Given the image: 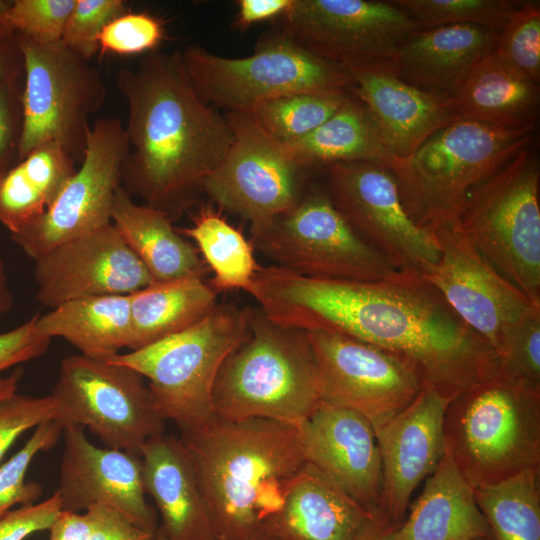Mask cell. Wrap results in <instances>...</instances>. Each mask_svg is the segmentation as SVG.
Listing matches in <instances>:
<instances>
[{
    "instance_id": "6da1fadb",
    "label": "cell",
    "mask_w": 540,
    "mask_h": 540,
    "mask_svg": "<svg viewBox=\"0 0 540 540\" xmlns=\"http://www.w3.org/2000/svg\"><path fill=\"white\" fill-rule=\"evenodd\" d=\"M246 292L279 325L342 334L389 352L415 373L423 389L449 400L499 370L490 345L416 271L350 281L259 265Z\"/></svg>"
},
{
    "instance_id": "7a4b0ae2",
    "label": "cell",
    "mask_w": 540,
    "mask_h": 540,
    "mask_svg": "<svg viewBox=\"0 0 540 540\" xmlns=\"http://www.w3.org/2000/svg\"><path fill=\"white\" fill-rule=\"evenodd\" d=\"M116 86L128 104L123 188L173 220L226 155L230 125L199 98L180 51L147 53L136 68L118 72Z\"/></svg>"
},
{
    "instance_id": "3957f363",
    "label": "cell",
    "mask_w": 540,
    "mask_h": 540,
    "mask_svg": "<svg viewBox=\"0 0 540 540\" xmlns=\"http://www.w3.org/2000/svg\"><path fill=\"white\" fill-rule=\"evenodd\" d=\"M196 473L215 540L266 534L307 461L299 427L253 418H214L181 434Z\"/></svg>"
},
{
    "instance_id": "277c9868",
    "label": "cell",
    "mask_w": 540,
    "mask_h": 540,
    "mask_svg": "<svg viewBox=\"0 0 540 540\" xmlns=\"http://www.w3.org/2000/svg\"><path fill=\"white\" fill-rule=\"evenodd\" d=\"M535 130L453 121L396 158L389 170L409 217L431 233L454 225L471 190L531 145Z\"/></svg>"
},
{
    "instance_id": "5b68a950",
    "label": "cell",
    "mask_w": 540,
    "mask_h": 540,
    "mask_svg": "<svg viewBox=\"0 0 540 540\" xmlns=\"http://www.w3.org/2000/svg\"><path fill=\"white\" fill-rule=\"evenodd\" d=\"M322 401L306 332L284 327L261 310L222 363L212 391L216 419H270L299 427Z\"/></svg>"
},
{
    "instance_id": "8992f818",
    "label": "cell",
    "mask_w": 540,
    "mask_h": 540,
    "mask_svg": "<svg viewBox=\"0 0 540 540\" xmlns=\"http://www.w3.org/2000/svg\"><path fill=\"white\" fill-rule=\"evenodd\" d=\"M444 453L472 488L540 466V390L498 372L452 399Z\"/></svg>"
},
{
    "instance_id": "52a82bcc",
    "label": "cell",
    "mask_w": 540,
    "mask_h": 540,
    "mask_svg": "<svg viewBox=\"0 0 540 540\" xmlns=\"http://www.w3.org/2000/svg\"><path fill=\"white\" fill-rule=\"evenodd\" d=\"M251 311L218 304L194 325L140 349L106 360L148 380L159 415L190 433L214 418L212 391L227 356L248 336Z\"/></svg>"
},
{
    "instance_id": "ba28073f",
    "label": "cell",
    "mask_w": 540,
    "mask_h": 540,
    "mask_svg": "<svg viewBox=\"0 0 540 540\" xmlns=\"http://www.w3.org/2000/svg\"><path fill=\"white\" fill-rule=\"evenodd\" d=\"M181 57L199 98L227 113L250 114L267 100L294 93H351L346 68L312 54L279 30L261 35L247 57L219 56L197 44L188 45Z\"/></svg>"
},
{
    "instance_id": "9c48e42d",
    "label": "cell",
    "mask_w": 540,
    "mask_h": 540,
    "mask_svg": "<svg viewBox=\"0 0 540 540\" xmlns=\"http://www.w3.org/2000/svg\"><path fill=\"white\" fill-rule=\"evenodd\" d=\"M540 166L522 149L467 195L454 224L477 251L540 306Z\"/></svg>"
},
{
    "instance_id": "30bf717a",
    "label": "cell",
    "mask_w": 540,
    "mask_h": 540,
    "mask_svg": "<svg viewBox=\"0 0 540 540\" xmlns=\"http://www.w3.org/2000/svg\"><path fill=\"white\" fill-rule=\"evenodd\" d=\"M17 43L24 70L17 161L46 142H56L80 164L88 117L101 109L107 95L100 72L61 41L38 43L17 33Z\"/></svg>"
},
{
    "instance_id": "8fae6325",
    "label": "cell",
    "mask_w": 540,
    "mask_h": 540,
    "mask_svg": "<svg viewBox=\"0 0 540 540\" xmlns=\"http://www.w3.org/2000/svg\"><path fill=\"white\" fill-rule=\"evenodd\" d=\"M144 377L132 368L84 355L65 357L50 394L62 429L88 428L107 448L141 456L165 431Z\"/></svg>"
},
{
    "instance_id": "7c38bea8",
    "label": "cell",
    "mask_w": 540,
    "mask_h": 540,
    "mask_svg": "<svg viewBox=\"0 0 540 540\" xmlns=\"http://www.w3.org/2000/svg\"><path fill=\"white\" fill-rule=\"evenodd\" d=\"M253 244L273 265L315 279L377 281L399 271L357 235L326 192H306Z\"/></svg>"
},
{
    "instance_id": "4fadbf2b",
    "label": "cell",
    "mask_w": 540,
    "mask_h": 540,
    "mask_svg": "<svg viewBox=\"0 0 540 540\" xmlns=\"http://www.w3.org/2000/svg\"><path fill=\"white\" fill-rule=\"evenodd\" d=\"M232 142L203 193L251 226L252 237L294 207L306 193L308 168L249 114L226 113Z\"/></svg>"
},
{
    "instance_id": "5bb4252c",
    "label": "cell",
    "mask_w": 540,
    "mask_h": 540,
    "mask_svg": "<svg viewBox=\"0 0 540 540\" xmlns=\"http://www.w3.org/2000/svg\"><path fill=\"white\" fill-rule=\"evenodd\" d=\"M280 19L284 35L344 68L395 62L402 45L421 29L392 1L293 0Z\"/></svg>"
},
{
    "instance_id": "9a60e30c",
    "label": "cell",
    "mask_w": 540,
    "mask_h": 540,
    "mask_svg": "<svg viewBox=\"0 0 540 540\" xmlns=\"http://www.w3.org/2000/svg\"><path fill=\"white\" fill-rule=\"evenodd\" d=\"M128 152L119 118H100L90 126L85 155L53 204L12 240L32 259L112 223L115 192Z\"/></svg>"
},
{
    "instance_id": "2e32d148",
    "label": "cell",
    "mask_w": 540,
    "mask_h": 540,
    "mask_svg": "<svg viewBox=\"0 0 540 540\" xmlns=\"http://www.w3.org/2000/svg\"><path fill=\"white\" fill-rule=\"evenodd\" d=\"M326 172V194L357 235L399 270L421 272L439 257L435 233L406 212L390 170L369 162H337Z\"/></svg>"
},
{
    "instance_id": "e0dca14e",
    "label": "cell",
    "mask_w": 540,
    "mask_h": 540,
    "mask_svg": "<svg viewBox=\"0 0 540 540\" xmlns=\"http://www.w3.org/2000/svg\"><path fill=\"white\" fill-rule=\"evenodd\" d=\"M322 400L350 408L378 430L423 389L415 373L389 352L342 334L306 332Z\"/></svg>"
},
{
    "instance_id": "ac0fdd59",
    "label": "cell",
    "mask_w": 540,
    "mask_h": 540,
    "mask_svg": "<svg viewBox=\"0 0 540 540\" xmlns=\"http://www.w3.org/2000/svg\"><path fill=\"white\" fill-rule=\"evenodd\" d=\"M435 235L439 257L421 270V276L498 357L512 328L535 304L502 276L456 225L440 228Z\"/></svg>"
},
{
    "instance_id": "d6986e66",
    "label": "cell",
    "mask_w": 540,
    "mask_h": 540,
    "mask_svg": "<svg viewBox=\"0 0 540 540\" xmlns=\"http://www.w3.org/2000/svg\"><path fill=\"white\" fill-rule=\"evenodd\" d=\"M37 300L51 309L69 300L129 295L153 282L111 223L35 260Z\"/></svg>"
},
{
    "instance_id": "ffe728a7",
    "label": "cell",
    "mask_w": 540,
    "mask_h": 540,
    "mask_svg": "<svg viewBox=\"0 0 540 540\" xmlns=\"http://www.w3.org/2000/svg\"><path fill=\"white\" fill-rule=\"evenodd\" d=\"M59 469L62 510L79 512L100 505L113 509L137 526L157 532L154 508L146 500L141 456L92 444L84 429H63Z\"/></svg>"
},
{
    "instance_id": "44dd1931",
    "label": "cell",
    "mask_w": 540,
    "mask_h": 540,
    "mask_svg": "<svg viewBox=\"0 0 540 540\" xmlns=\"http://www.w3.org/2000/svg\"><path fill=\"white\" fill-rule=\"evenodd\" d=\"M299 430L307 463L384 517L381 455L370 422L350 408L322 400Z\"/></svg>"
},
{
    "instance_id": "7402d4cb",
    "label": "cell",
    "mask_w": 540,
    "mask_h": 540,
    "mask_svg": "<svg viewBox=\"0 0 540 540\" xmlns=\"http://www.w3.org/2000/svg\"><path fill=\"white\" fill-rule=\"evenodd\" d=\"M451 400L430 389L375 431L383 474V515L393 523L406 516L410 498L444 454L443 422Z\"/></svg>"
},
{
    "instance_id": "603a6c76",
    "label": "cell",
    "mask_w": 540,
    "mask_h": 540,
    "mask_svg": "<svg viewBox=\"0 0 540 540\" xmlns=\"http://www.w3.org/2000/svg\"><path fill=\"white\" fill-rule=\"evenodd\" d=\"M345 68L352 81L350 92L366 107L396 158L407 157L454 121L451 98L408 84L393 61Z\"/></svg>"
},
{
    "instance_id": "cb8c5ba5",
    "label": "cell",
    "mask_w": 540,
    "mask_h": 540,
    "mask_svg": "<svg viewBox=\"0 0 540 540\" xmlns=\"http://www.w3.org/2000/svg\"><path fill=\"white\" fill-rule=\"evenodd\" d=\"M384 520L307 463L265 535L277 540H364Z\"/></svg>"
},
{
    "instance_id": "d4e9b609",
    "label": "cell",
    "mask_w": 540,
    "mask_h": 540,
    "mask_svg": "<svg viewBox=\"0 0 540 540\" xmlns=\"http://www.w3.org/2000/svg\"><path fill=\"white\" fill-rule=\"evenodd\" d=\"M499 33L473 24L420 29L402 45L395 66L408 84L452 98L473 68L494 51Z\"/></svg>"
},
{
    "instance_id": "484cf974",
    "label": "cell",
    "mask_w": 540,
    "mask_h": 540,
    "mask_svg": "<svg viewBox=\"0 0 540 540\" xmlns=\"http://www.w3.org/2000/svg\"><path fill=\"white\" fill-rule=\"evenodd\" d=\"M143 474L161 516L160 540H215L192 459L183 442L170 435L143 447Z\"/></svg>"
},
{
    "instance_id": "4316f807",
    "label": "cell",
    "mask_w": 540,
    "mask_h": 540,
    "mask_svg": "<svg viewBox=\"0 0 540 540\" xmlns=\"http://www.w3.org/2000/svg\"><path fill=\"white\" fill-rule=\"evenodd\" d=\"M493 539L473 488L444 453L394 540Z\"/></svg>"
},
{
    "instance_id": "83f0119b",
    "label": "cell",
    "mask_w": 540,
    "mask_h": 540,
    "mask_svg": "<svg viewBox=\"0 0 540 540\" xmlns=\"http://www.w3.org/2000/svg\"><path fill=\"white\" fill-rule=\"evenodd\" d=\"M111 220L127 246L149 271L153 282L204 279L208 267L172 226L163 212L139 205L120 185L114 195Z\"/></svg>"
},
{
    "instance_id": "f1b7e54d",
    "label": "cell",
    "mask_w": 540,
    "mask_h": 540,
    "mask_svg": "<svg viewBox=\"0 0 540 540\" xmlns=\"http://www.w3.org/2000/svg\"><path fill=\"white\" fill-rule=\"evenodd\" d=\"M539 102V84L514 72L493 52L473 68L451 98L454 121L512 129L536 127Z\"/></svg>"
},
{
    "instance_id": "f546056e",
    "label": "cell",
    "mask_w": 540,
    "mask_h": 540,
    "mask_svg": "<svg viewBox=\"0 0 540 540\" xmlns=\"http://www.w3.org/2000/svg\"><path fill=\"white\" fill-rule=\"evenodd\" d=\"M36 326L50 339H65L81 355L108 360L130 346V298L102 295L69 300L38 316Z\"/></svg>"
},
{
    "instance_id": "4dcf8cb0",
    "label": "cell",
    "mask_w": 540,
    "mask_h": 540,
    "mask_svg": "<svg viewBox=\"0 0 540 540\" xmlns=\"http://www.w3.org/2000/svg\"><path fill=\"white\" fill-rule=\"evenodd\" d=\"M56 142H46L0 172V223L15 234L44 215L77 170Z\"/></svg>"
},
{
    "instance_id": "1f68e13d",
    "label": "cell",
    "mask_w": 540,
    "mask_h": 540,
    "mask_svg": "<svg viewBox=\"0 0 540 540\" xmlns=\"http://www.w3.org/2000/svg\"><path fill=\"white\" fill-rule=\"evenodd\" d=\"M283 144L300 165L310 170L337 162H369L389 169L396 159L370 113L352 93L314 131Z\"/></svg>"
},
{
    "instance_id": "d6a6232c",
    "label": "cell",
    "mask_w": 540,
    "mask_h": 540,
    "mask_svg": "<svg viewBox=\"0 0 540 540\" xmlns=\"http://www.w3.org/2000/svg\"><path fill=\"white\" fill-rule=\"evenodd\" d=\"M129 298L131 351L194 325L218 305L217 292L200 278L152 282Z\"/></svg>"
},
{
    "instance_id": "836d02e7",
    "label": "cell",
    "mask_w": 540,
    "mask_h": 540,
    "mask_svg": "<svg viewBox=\"0 0 540 540\" xmlns=\"http://www.w3.org/2000/svg\"><path fill=\"white\" fill-rule=\"evenodd\" d=\"M540 466L473 488L493 540H540Z\"/></svg>"
},
{
    "instance_id": "e575fe53",
    "label": "cell",
    "mask_w": 540,
    "mask_h": 540,
    "mask_svg": "<svg viewBox=\"0 0 540 540\" xmlns=\"http://www.w3.org/2000/svg\"><path fill=\"white\" fill-rule=\"evenodd\" d=\"M176 230L196 243L203 261L213 272L209 284L216 292L246 290L259 266L253 246L220 213L202 208L192 226Z\"/></svg>"
},
{
    "instance_id": "d590c367",
    "label": "cell",
    "mask_w": 540,
    "mask_h": 540,
    "mask_svg": "<svg viewBox=\"0 0 540 540\" xmlns=\"http://www.w3.org/2000/svg\"><path fill=\"white\" fill-rule=\"evenodd\" d=\"M351 93H294L267 100L249 114L269 135L282 143L301 139L327 121Z\"/></svg>"
},
{
    "instance_id": "8d00e7d4",
    "label": "cell",
    "mask_w": 540,
    "mask_h": 540,
    "mask_svg": "<svg viewBox=\"0 0 540 540\" xmlns=\"http://www.w3.org/2000/svg\"><path fill=\"white\" fill-rule=\"evenodd\" d=\"M421 29L473 24L501 31L519 4L510 0H394Z\"/></svg>"
},
{
    "instance_id": "74e56055",
    "label": "cell",
    "mask_w": 540,
    "mask_h": 540,
    "mask_svg": "<svg viewBox=\"0 0 540 540\" xmlns=\"http://www.w3.org/2000/svg\"><path fill=\"white\" fill-rule=\"evenodd\" d=\"M493 54L525 79L540 80V5L520 2L499 33Z\"/></svg>"
},
{
    "instance_id": "f35d334b",
    "label": "cell",
    "mask_w": 540,
    "mask_h": 540,
    "mask_svg": "<svg viewBox=\"0 0 540 540\" xmlns=\"http://www.w3.org/2000/svg\"><path fill=\"white\" fill-rule=\"evenodd\" d=\"M63 429L54 420L37 426L23 447L0 466V517L16 504H31L41 493L37 482H26L27 470L39 452L52 449L58 442Z\"/></svg>"
},
{
    "instance_id": "ab89813d",
    "label": "cell",
    "mask_w": 540,
    "mask_h": 540,
    "mask_svg": "<svg viewBox=\"0 0 540 540\" xmlns=\"http://www.w3.org/2000/svg\"><path fill=\"white\" fill-rule=\"evenodd\" d=\"M498 362L501 374L540 390V306H532L512 328Z\"/></svg>"
},
{
    "instance_id": "60d3db41",
    "label": "cell",
    "mask_w": 540,
    "mask_h": 540,
    "mask_svg": "<svg viewBox=\"0 0 540 540\" xmlns=\"http://www.w3.org/2000/svg\"><path fill=\"white\" fill-rule=\"evenodd\" d=\"M125 12L123 0H76L61 42L90 61L99 51L98 38L102 30Z\"/></svg>"
},
{
    "instance_id": "b9f144b4",
    "label": "cell",
    "mask_w": 540,
    "mask_h": 540,
    "mask_svg": "<svg viewBox=\"0 0 540 540\" xmlns=\"http://www.w3.org/2000/svg\"><path fill=\"white\" fill-rule=\"evenodd\" d=\"M164 37L162 23L146 12H125L102 30L99 51L134 55L157 50Z\"/></svg>"
},
{
    "instance_id": "7bdbcfd3",
    "label": "cell",
    "mask_w": 540,
    "mask_h": 540,
    "mask_svg": "<svg viewBox=\"0 0 540 540\" xmlns=\"http://www.w3.org/2000/svg\"><path fill=\"white\" fill-rule=\"evenodd\" d=\"M76 0H14L11 21L16 30L38 43L60 42Z\"/></svg>"
},
{
    "instance_id": "ee69618b",
    "label": "cell",
    "mask_w": 540,
    "mask_h": 540,
    "mask_svg": "<svg viewBox=\"0 0 540 540\" xmlns=\"http://www.w3.org/2000/svg\"><path fill=\"white\" fill-rule=\"evenodd\" d=\"M51 395L36 397L17 392L0 400V461L15 440L31 428L55 420Z\"/></svg>"
},
{
    "instance_id": "f6af8a7d",
    "label": "cell",
    "mask_w": 540,
    "mask_h": 540,
    "mask_svg": "<svg viewBox=\"0 0 540 540\" xmlns=\"http://www.w3.org/2000/svg\"><path fill=\"white\" fill-rule=\"evenodd\" d=\"M23 77L24 71L0 84V172L7 169L18 154L23 119Z\"/></svg>"
},
{
    "instance_id": "bcb514c9",
    "label": "cell",
    "mask_w": 540,
    "mask_h": 540,
    "mask_svg": "<svg viewBox=\"0 0 540 540\" xmlns=\"http://www.w3.org/2000/svg\"><path fill=\"white\" fill-rule=\"evenodd\" d=\"M61 511L57 492L43 502L10 510L0 517V540H24L33 533L48 530Z\"/></svg>"
},
{
    "instance_id": "7dc6e473",
    "label": "cell",
    "mask_w": 540,
    "mask_h": 540,
    "mask_svg": "<svg viewBox=\"0 0 540 540\" xmlns=\"http://www.w3.org/2000/svg\"><path fill=\"white\" fill-rule=\"evenodd\" d=\"M38 314L13 330L0 334V372L43 355L51 339L37 328Z\"/></svg>"
},
{
    "instance_id": "c3c4849f",
    "label": "cell",
    "mask_w": 540,
    "mask_h": 540,
    "mask_svg": "<svg viewBox=\"0 0 540 540\" xmlns=\"http://www.w3.org/2000/svg\"><path fill=\"white\" fill-rule=\"evenodd\" d=\"M89 540H157V532L145 530L121 513L100 505L89 507Z\"/></svg>"
},
{
    "instance_id": "681fc988",
    "label": "cell",
    "mask_w": 540,
    "mask_h": 540,
    "mask_svg": "<svg viewBox=\"0 0 540 540\" xmlns=\"http://www.w3.org/2000/svg\"><path fill=\"white\" fill-rule=\"evenodd\" d=\"M293 0H239L236 26L247 29L253 24L282 17Z\"/></svg>"
},
{
    "instance_id": "f907efd6",
    "label": "cell",
    "mask_w": 540,
    "mask_h": 540,
    "mask_svg": "<svg viewBox=\"0 0 540 540\" xmlns=\"http://www.w3.org/2000/svg\"><path fill=\"white\" fill-rule=\"evenodd\" d=\"M48 530L50 540H89L90 519L85 511L62 510Z\"/></svg>"
},
{
    "instance_id": "816d5d0a",
    "label": "cell",
    "mask_w": 540,
    "mask_h": 540,
    "mask_svg": "<svg viewBox=\"0 0 540 540\" xmlns=\"http://www.w3.org/2000/svg\"><path fill=\"white\" fill-rule=\"evenodd\" d=\"M23 71V59L17 43V35L13 40L0 39V84Z\"/></svg>"
},
{
    "instance_id": "f5cc1de1",
    "label": "cell",
    "mask_w": 540,
    "mask_h": 540,
    "mask_svg": "<svg viewBox=\"0 0 540 540\" xmlns=\"http://www.w3.org/2000/svg\"><path fill=\"white\" fill-rule=\"evenodd\" d=\"M12 1L0 0V39L13 40L16 30L11 21Z\"/></svg>"
},
{
    "instance_id": "db71d44e",
    "label": "cell",
    "mask_w": 540,
    "mask_h": 540,
    "mask_svg": "<svg viewBox=\"0 0 540 540\" xmlns=\"http://www.w3.org/2000/svg\"><path fill=\"white\" fill-rule=\"evenodd\" d=\"M22 375L23 369L17 367L8 376H0V400L17 392Z\"/></svg>"
},
{
    "instance_id": "11a10c76",
    "label": "cell",
    "mask_w": 540,
    "mask_h": 540,
    "mask_svg": "<svg viewBox=\"0 0 540 540\" xmlns=\"http://www.w3.org/2000/svg\"><path fill=\"white\" fill-rule=\"evenodd\" d=\"M399 524L384 520L364 540H394Z\"/></svg>"
},
{
    "instance_id": "9f6ffc18",
    "label": "cell",
    "mask_w": 540,
    "mask_h": 540,
    "mask_svg": "<svg viewBox=\"0 0 540 540\" xmlns=\"http://www.w3.org/2000/svg\"><path fill=\"white\" fill-rule=\"evenodd\" d=\"M12 306V294L8 288L4 263L0 259V316L10 310Z\"/></svg>"
},
{
    "instance_id": "6f0895ef",
    "label": "cell",
    "mask_w": 540,
    "mask_h": 540,
    "mask_svg": "<svg viewBox=\"0 0 540 540\" xmlns=\"http://www.w3.org/2000/svg\"><path fill=\"white\" fill-rule=\"evenodd\" d=\"M255 540H277V539L269 535H263Z\"/></svg>"
},
{
    "instance_id": "680465c9",
    "label": "cell",
    "mask_w": 540,
    "mask_h": 540,
    "mask_svg": "<svg viewBox=\"0 0 540 540\" xmlns=\"http://www.w3.org/2000/svg\"><path fill=\"white\" fill-rule=\"evenodd\" d=\"M473 540H493V539H490V538H479V539H473Z\"/></svg>"
},
{
    "instance_id": "91938a15",
    "label": "cell",
    "mask_w": 540,
    "mask_h": 540,
    "mask_svg": "<svg viewBox=\"0 0 540 540\" xmlns=\"http://www.w3.org/2000/svg\"><path fill=\"white\" fill-rule=\"evenodd\" d=\"M157 540H160V539L158 538V536H157Z\"/></svg>"
}]
</instances>
